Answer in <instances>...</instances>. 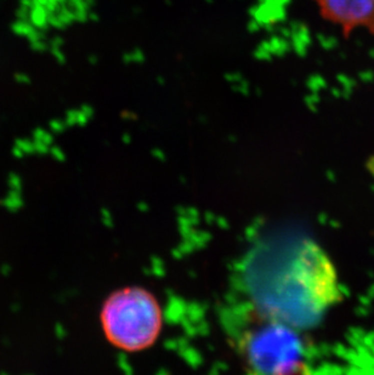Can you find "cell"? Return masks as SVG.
<instances>
[{
    "mask_svg": "<svg viewBox=\"0 0 374 375\" xmlns=\"http://www.w3.org/2000/svg\"><path fill=\"white\" fill-rule=\"evenodd\" d=\"M100 321L112 345L128 352H137L151 348L158 339L163 315L153 294L139 287H128L106 299Z\"/></svg>",
    "mask_w": 374,
    "mask_h": 375,
    "instance_id": "3",
    "label": "cell"
},
{
    "mask_svg": "<svg viewBox=\"0 0 374 375\" xmlns=\"http://www.w3.org/2000/svg\"><path fill=\"white\" fill-rule=\"evenodd\" d=\"M231 345L249 372L308 373V346L298 329L259 311L248 300L231 304L221 315Z\"/></svg>",
    "mask_w": 374,
    "mask_h": 375,
    "instance_id": "2",
    "label": "cell"
},
{
    "mask_svg": "<svg viewBox=\"0 0 374 375\" xmlns=\"http://www.w3.org/2000/svg\"><path fill=\"white\" fill-rule=\"evenodd\" d=\"M242 288L259 311L298 331L314 327L342 300L333 262L311 239L252 250L242 269Z\"/></svg>",
    "mask_w": 374,
    "mask_h": 375,
    "instance_id": "1",
    "label": "cell"
},
{
    "mask_svg": "<svg viewBox=\"0 0 374 375\" xmlns=\"http://www.w3.org/2000/svg\"><path fill=\"white\" fill-rule=\"evenodd\" d=\"M321 16L349 35L366 30L374 35V0H315Z\"/></svg>",
    "mask_w": 374,
    "mask_h": 375,
    "instance_id": "4",
    "label": "cell"
}]
</instances>
